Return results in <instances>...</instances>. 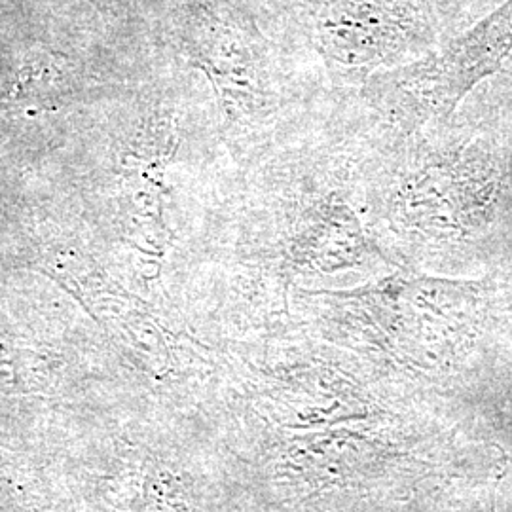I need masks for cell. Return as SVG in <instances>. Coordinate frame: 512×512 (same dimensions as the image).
Returning a JSON list of instances; mask_svg holds the SVG:
<instances>
[{"label": "cell", "mask_w": 512, "mask_h": 512, "mask_svg": "<svg viewBox=\"0 0 512 512\" xmlns=\"http://www.w3.org/2000/svg\"><path fill=\"white\" fill-rule=\"evenodd\" d=\"M393 236L463 247L512 230V147L484 135L421 143L404 154L382 196Z\"/></svg>", "instance_id": "obj_1"}, {"label": "cell", "mask_w": 512, "mask_h": 512, "mask_svg": "<svg viewBox=\"0 0 512 512\" xmlns=\"http://www.w3.org/2000/svg\"><path fill=\"white\" fill-rule=\"evenodd\" d=\"M306 25L336 78L366 80L431 54V0H306Z\"/></svg>", "instance_id": "obj_2"}, {"label": "cell", "mask_w": 512, "mask_h": 512, "mask_svg": "<svg viewBox=\"0 0 512 512\" xmlns=\"http://www.w3.org/2000/svg\"><path fill=\"white\" fill-rule=\"evenodd\" d=\"M512 57V0L450 40L439 52L374 76L378 95L404 128L446 122L478 84Z\"/></svg>", "instance_id": "obj_3"}, {"label": "cell", "mask_w": 512, "mask_h": 512, "mask_svg": "<svg viewBox=\"0 0 512 512\" xmlns=\"http://www.w3.org/2000/svg\"><path fill=\"white\" fill-rule=\"evenodd\" d=\"M198 48L220 101L234 118L260 120L274 114V78H270L256 38L249 37L243 27L220 25L203 35Z\"/></svg>", "instance_id": "obj_4"}, {"label": "cell", "mask_w": 512, "mask_h": 512, "mask_svg": "<svg viewBox=\"0 0 512 512\" xmlns=\"http://www.w3.org/2000/svg\"><path fill=\"white\" fill-rule=\"evenodd\" d=\"M287 255L304 268L336 270L370 251V236L359 213L340 194L329 192L300 205L283 236Z\"/></svg>", "instance_id": "obj_5"}]
</instances>
